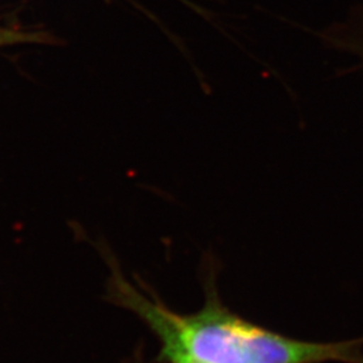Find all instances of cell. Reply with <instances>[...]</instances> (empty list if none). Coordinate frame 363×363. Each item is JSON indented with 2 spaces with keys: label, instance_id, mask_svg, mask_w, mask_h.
Segmentation results:
<instances>
[{
  "label": "cell",
  "instance_id": "cell-2",
  "mask_svg": "<svg viewBox=\"0 0 363 363\" xmlns=\"http://www.w3.org/2000/svg\"><path fill=\"white\" fill-rule=\"evenodd\" d=\"M169 363H196L194 361H190V359H174V361H169Z\"/></svg>",
  "mask_w": 363,
  "mask_h": 363
},
{
  "label": "cell",
  "instance_id": "cell-1",
  "mask_svg": "<svg viewBox=\"0 0 363 363\" xmlns=\"http://www.w3.org/2000/svg\"><path fill=\"white\" fill-rule=\"evenodd\" d=\"M120 303L138 312L160 337L167 361L196 363H320L355 361L349 343H312L250 325L210 301L202 311L182 316L151 301L118 274L112 283Z\"/></svg>",
  "mask_w": 363,
  "mask_h": 363
}]
</instances>
